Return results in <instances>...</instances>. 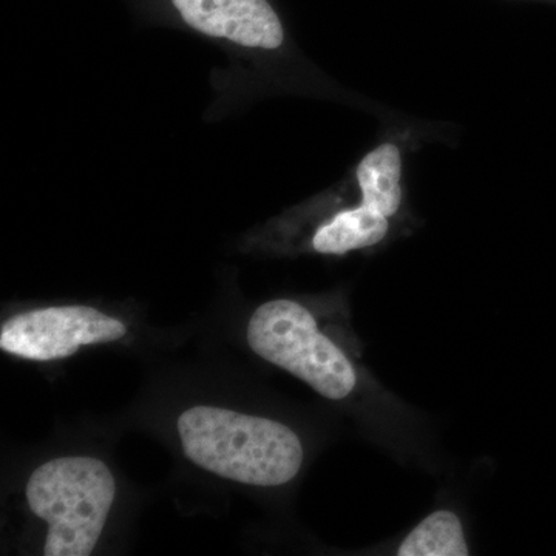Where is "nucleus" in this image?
Masks as SVG:
<instances>
[{
    "label": "nucleus",
    "mask_w": 556,
    "mask_h": 556,
    "mask_svg": "<svg viewBox=\"0 0 556 556\" xmlns=\"http://www.w3.org/2000/svg\"><path fill=\"white\" fill-rule=\"evenodd\" d=\"M123 321L90 306H51L17 314L0 329V348L30 361L50 362L78 353L80 346L126 336Z\"/></svg>",
    "instance_id": "5"
},
{
    "label": "nucleus",
    "mask_w": 556,
    "mask_h": 556,
    "mask_svg": "<svg viewBox=\"0 0 556 556\" xmlns=\"http://www.w3.org/2000/svg\"><path fill=\"white\" fill-rule=\"evenodd\" d=\"M248 343L257 356L287 369L329 401H342L357 386L350 358L318 331L313 314L294 300L258 306L249 320Z\"/></svg>",
    "instance_id": "4"
},
{
    "label": "nucleus",
    "mask_w": 556,
    "mask_h": 556,
    "mask_svg": "<svg viewBox=\"0 0 556 556\" xmlns=\"http://www.w3.org/2000/svg\"><path fill=\"white\" fill-rule=\"evenodd\" d=\"M190 28L244 49L277 51L285 28L268 0H170Z\"/></svg>",
    "instance_id": "6"
},
{
    "label": "nucleus",
    "mask_w": 556,
    "mask_h": 556,
    "mask_svg": "<svg viewBox=\"0 0 556 556\" xmlns=\"http://www.w3.org/2000/svg\"><path fill=\"white\" fill-rule=\"evenodd\" d=\"M178 433L195 466L241 484L285 485L303 464L298 434L266 417L199 405L179 415Z\"/></svg>",
    "instance_id": "1"
},
{
    "label": "nucleus",
    "mask_w": 556,
    "mask_h": 556,
    "mask_svg": "<svg viewBox=\"0 0 556 556\" xmlns=\"http://www.w3.org/2000/svg\"><path fill=\"white\" fill-rule=\"evenodd\" d=\"M115 495L112 471L94 457H58L36 468L27 501L33 514L49 522L43 555L93 554Z\"/></svg>",
    "instance_id": "2"
},
{
    "label": "nucleus",
    "mask_w": 556,
    "mask_h": 556,
    "mask_svg": "<svg viewBox=\"0 0 556 556\" xmlns=\"http://www.w3.org/2000/svg\"><path fill=\"white\" fill-rule=\"evenodd\" d=\"M412 130H390L364 159L356 175L362 195L353 206L340 208L314 233L313 249L318 254L343 255L379 247L390 236L391 222L405 206V167L415 150Z\"/></svg>",
    "instance_id": "3"
},
{
    "label": "nucleus",
    "mask_w": 556,
    "mask_h": 556,
    "mask_svg": "<svg viewBox=\"0 0 556 556\" xmlns=\"http://www.w3.org/2000/svg\"><path fill=\"white\" fill-rule=\"evenodd\" d=\"M399 556H467L468 546L460 519L453 511H437L405 538Z\"/></svg>",
    "instance_id": "7"
}]
</instances>
